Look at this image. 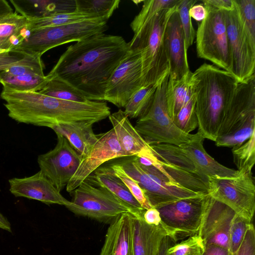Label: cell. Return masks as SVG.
I'll use <instances>...</instances> for the list:
<instances>
[{
  "label": "cell",
  "mask_w": 255,
  "mask_h": 255,
  "mask_svg": "<svg viewBox=\"0 0 255 255\" xmlns=\"http://www.w3.org/2000/svg\"><path fill=\"white\" fill-rule=\"evenodd\" d=\"M14 46L9 41L0 40V53L13 50Z\"/></svg>",
  "instance_id": "f5cc1de1"
},
{
  "label": "cell",
  "mask_w": 255,
  "mask_h": 255,
  "mask_svg": "<svg viewBox=\"0 0 255 255\" xmlns=\"http://www.w3.org/2000/svg\"><path fill=\"white\" fill-rule=\"evenodd\" d=\"M125 156L127 155L121 147L113 128L98 134V139L88 153L82 156L79 166L66 186L67 191L73 192L104 163Z\"/></svg>",
  "instance_id": "5bb4252c"
},
{
  "label": "cell",
  "mask_w": 255,
  "mask_h": 255,
  "mask_svg": "<svg viewBox=\"0 0 255 255\" xmlns=\"http://www.w3.org/2000/svg\"><path fill=\"white\" fill-rule=\"evenodd\" d=\"M255 131V115L250 117L242 124L227 134L218 136L215 141L218 147L233 148L246 141Z\"/></svg>",
  "instance_id": "1f68e13d"
},
{
  "label": "cell",
  "mask_w": 255,
  "mask_h": 255,
  "mask_svg": "<svg viewBox=\"0 0 255 255\" xmlns=\"http://www.w3.org/2000/svg\"><path fill=\"white\" fill-rule=\"evenodd\" d=\"M194 94L193 73L190 71L181 79L173 80L169 77L166 99L168 113L172 120Z\"/></svg>",
  "instance_id": "d4e9b609"
},
{
  "label": "cell",
  "mask_w": 255,
  "mask_h": 255,
  "mask_svg": "<svg viewBox=\"0 0 255 255\" xmlns=\"http://www.w3.org/2000/svg\"><path fill=\"white\" fill-rule=\"evenodd\" d=\"M11 193L16 197L38 200L46 204L66 206L70 201L64 198L41 171L23 178L8 180Z\"/></svg>",
  "instance_id": "ac0fdd59"
},
{
  "label": "cell",
  "mask_w": 255,
  "mask_h": 255,
  "mask_svg": "<svg viewBox=\"0 0 255 255\" xmlns=\"http://www.w3.org/2000/svg\"><path fill=\"white\" fill-rule=\"evenodd\" d=\"M158 85H151L142 87L130 98L124 111L128 118H139L150 107Z\"/></svg>",
  "instance_id": "4dcf8cb0"
},
{
  "label": "cell",
  "mask_w": 255,
  "mask_h": 255,
  "mask_svg": "<svg viewBox=\"0 0 255 255\" xmlns=\"http://www.w3.org/2000/svg\"><path fill=\"white\" fill-rule=\"evenodd\" d=\"M253 115H255V74L238 83L225 109L218 137L230 132Z\"/></svg>",
  "instance_id": "2e32d148"
},
{
  "label": "cell",
  "mask_w": 255,
  "mask_h": 255,
  "mask_svg": "<svg viewBox=\"0 0 255 255\" xmlns=\"http://www.w3.org/2000/svg\"><path fill=\"white\" fill-rule=\"evenodd\" d=\"M85 180L107 189L136 211L143 213L146 210L142 208L124 182L115 175L113 169L108 164L98 168Z\"/></svg>",
  "instance_id": "603a6c76"
},
{
  "label": "cell",
  "mask_w": 255,
  "mask_h": 255,
  "mask_svg": "<svg viewBox=\"0 0 255 255\" xmlns=\"http://www.w3.org/2000/svg\"><path fill=\"white\" fill-rule=\"evenodd\" d=\"M108 20L100 17L35 29L13 50L41 57L46 51L58 46L104 33L108 29Z\"/></svg>",
  "instance_id": "8992f818"
},
{
  "label": "cell",
  "mask_w": 255,
  "mask_h": 255,
  "mask_svg": "<svg viewBox=\"0 0 255 255\" xmlns=\"http://www.w3.org/2000/svg\"><path fill=\"white\" fill-rule=\"evenodd\" d=\"M233 255H255V230L251 223L238 251Z\"/></svg>",
  "instance_id": "7bdbcfd3"
},
{
  "label": "cell",
  "mask_w": 255,
  "mask_h": 255,
  "mask_svg": "<svg viewBox=\"0 0 255 255\" xmlns=\"http://www.w3.org/2000/svg\"><path fill=\"white\" fill-rule=\"evenodd\" d=\"M169 72L158 83L152 102L134 127L149 145L168 143L179 146L198 138L200 134L186 133L178 128L169 116L166 87Z\"/></svg>",
  "instance_id": "277c9868"
},
{
  "label": "cell",
  "mask_w": 255,
  "mask_h": 255,
  "mask_svg": "<svg viewBox=\"0 0 255 255\" xmlns=\"http://www.w3.org/2000/svg\"><path fill=\"white\" fill-rule=\"evenodd\" d=\"M114 160L138 182L153 208H156L180 199L206 194L180 186L153 166L141 165L136 155L123 157Z\"/></svg>",
  "instance_id": "5b68a950"
},
{
  "label": "cell",
  "mask_w": 255,
  "mask_h": 255,
  "mask_svg": "<svg viewBox=\"0 0 255 255\" xmlns=\"http://www.w3.org/2000/svg\"><path fill=\"white\" fill-rule=\"evenodd\" d=\"M143 218L148 224L157 225L161 224L159 213L156 208L153 207L145 211Z\"/></svg>",
  "instance_id": "7dc6e473"
},
{
  "label": "cell",
  "mask_w": 255,
  "mask_h": 255,
  "mask_svg": "<svg viewBox=\"0 0 255 255\" xmlns=\"http://www.w3.org/2000/svg\"><path fill=\"white\" fill-rule=\"evenodd\" d=\"M202 2L222 10H231L235 6L234 0H203Z\"/></svg>",
  "instance_id": "f6af8a7d"
},
{
  "label": "cell",
  "mask_w": 255,
  "mask_h": 255,
  "mask_svg": "<svg viewBox=\"0 0 255 255\" xmlns=\"http://www.w3.org/2000/svg\"><path fill=\"white\" fill-rule=\"evenodd\" d=\"M108 118L117 139L127 156L136 155L149 146L132 125L123 110L120 109L111 114Z\"/></svg>",
  "instance_id": "44dd1931"
},
{
  "label": "cell",
  "mask_w": 255,
  "mask_h": 255,
  "mask_svg": "<svg viewBox=\"0 0 255 255\" xmlns=\"http://www.w3.org/2000/svg\"><path fill=\"white\" fill-rule=\"evenodd\" d=\"M56 134L57 141L55 147L39 155L37 162L40 171L60 192L76 172L82 156L64 136Z\"/></svg>",
  "instance_id": "4fadbf2b"
},
{
  "label": "cell",
  "mask_w": 255,
  "mask_h": 255,
  "mask_svg": "<svg viewBox=\"0 0 255 255\" xmlns=\"http://www.w3.org/2000/svg\"><path fill=\"white\" fill-rule=\"evenodd\" d=\"M76 10L108 20L119 7L120 0H75Z\"/></svg>",
  "instance_id": "836d02e7"
},
{
  "label": "cell",
  "mask_w": 255,
  "mask_h": 255,
  "mask_svg": "<svg viewBox=\"0 0 255 255\" xmlns=\"http://www.w3.org/2000/svg\"><path fill=\"white\" fill-rule=\"evenodd\" d=\"M198 131L203 138L217 139L225 109L239 83L230 72L204 63L193 73Z\"/></svg>",
  "instance_id": "7a4b0ae2"
},
{
  "label": "cell",
  "mask_w": 255,
  "mask_h": 255,
  "mask_svg": "<svg viewBox=\"0 0 255 255\" xmlns=\"http://www.w3.org/2000/svg\"><path fill=\"white\" fill-rule=\"evenodd\" d=\"M174 242L168 236H165L162 240L157 255H167V251Z\"/></svg>",
  "instance_id": "681fc988"
},
{
  "label": "cell",
  "mask_w": 255,
  "mask_h": 255,
  "mask_svg": "<svg viewBox=\"0 0 255 255\" xmlns=\"http://www.w3.org/2000/svg\"><path fill=\"white\" fill-rule=\"evenodd\" d=\"M203 255H233V254L228 248L210 245L206 246Z\"/></svg>",
  "instance_id": "c3c4849f"
},
{
  "label": "cell",
  "mask_w": 255,
  "mask_h": 255,
  "mask_svg": "<svg viewBox=\"0 0 255 255\" xmlns=\"http://www.w3.org/2000/svg\"><path fill=\"white\" fill-rule=\"evenodd\" d=\"M243 28L255 45V0H234Z\"/></svg>",
  "instance_id": "74e56055"
},
{
  "label": "cell",
  "mask_w": 255,
  "mask_h": 255,
  "mask_svg": "<svg viewBox=\"0 0 255 255\" xmlns=\"http://www.w3.org/2000/svg\"><path fill=\"white\" fill-rule=\"evenodd\" d=\"M133 255H157L163 239L168 234L162 225L148 224L142 217L132 215Z\"/></svg>",
  "instance_id": "ffe728a7"
},
{
  "label": "cell",
  "mask_w": 255,
  "mask_h": 255,
  "mask_svg": "<svg viewBox=\"0 0 255 255\" xmlns=\"http://www.w3.org/2000/svg\"><path fill=\"white\" fill-rule=\"evenodd\" d=\"M28 23V19L16 12L0 17V40L10 42L15 49L29 35Z\"/></svg>",
  "instance_id": "83f0119b"
},
{
  "label": "cell",
  "mask_w": 255,
  "mask_h": 255,
  "mask_svg": "<svg viewBox=\"0 0 255 255\" xmlns=\"http://www.w3.org/2000/svg\"><path fill=\"white\" fill-rule=\"evenodd\" d=\"M206 194L180 199L156 208L159 213L161 224L174 243L198 234Z\"/></svg>",
  "instance_id": "30bf717a"
},
{
  "label": "cell",
  "mask_w": 255,
  "mask_h": 255,
  "mask_svg": "<svg viewBox=\"0 0 255 255\" xmlns=\"http://www.w3.org/2000/svg\"><path fill=\"white\" fill-rule=\"evenodd\" d=\"M8 67H0V72L5 70V69H6Z\"/></svg>",
  "instance_id": "db71d44e"
},
{
  "label": "cell",
  "mask_w": 255,
  "mask_h": 255,
  "mask_svg": "<svg viewBox=\"0 0 255 255\" xmlns=\"http://www.w3.org/2000/svg\"><path fill=\"white\" fill-rule=\"evenodd\" d=\"M203 4L207 14L196 32L197 55L230 73L231 55L224 11L206 3Z\"/></svg>",
  "instance_id": "ba28073f"
},
{
  "label": "cell",
  "mask_w": 255,
  "mask_h": 255,
  "mask_svg": "<svg viewBox=\"0 0 255 255\" xmlns=\"http://www.w3.org/2000/svg\"><path fill=\"white\" fill-rule=\"evenodd\" d=\"M189 14L191 18L201 22L206 18L207 11L203 4H197L190 8Z\"/></svg>",
  "instance_id": "bcb514c9"
},
{
  "label": "cell",
  "mask_w": 255,
  "mask_h": 255,
  "mask_svg": "<svg viewBox=\"0 0 255 255\" xmlns=\"http://www.w3.org/2000/svg\"><path fill=\"white\" fill-rule=\"evenodd\" d=\"M0 229L11 232V225L8 220L0 213Z\"/></svg>",
  "instance_id": "816d5d0a"
},
{
  "label": "cell",
  "mask_w": 255,
  "mask_h": 255,
  "mask_svg": "<svg viewBox=\"0 0 255 255\" xmlns=\"http://www.w3.org/2000/svg\"><path fill=\"white\" fill-rule=\"evenodd\" d=\"M195 102L196 95L194 93L191 99L183 106L173 119L176 127L186 133H190L198 127Z\"/></svg>",
  "instance_id": "f35d334b"
},
{
  "label": "cell",
  "mask_w": 255,
  "mask_h": 255,
  "mask_svg": "<svg viewBox=\"0 0 255 255\" xmlns=\"http://www.w3.org/2000/svg\"><path fill=\"white\" fill-rule=\"evenodd\" d=\"M128 50L121 36L94 35L69 46L46 77L67 83L88 100L104 101L107 82Z\"/></svg>",
  "instance_id": "6da1fadb"
},
{
  "label": "cell",
  "mask_w": 255,
  "mask_h": 255,
  "mask_svg": "<svg viewBox=\"0 0 255 255\" xmlns=\"http://www.w3.org/2000/svg\"><path fill=\"white\" fill-rule=\"evenodd\" d=\"M207 185V194L211 197L252 222L255 210V185L252 171H239L233 177L209 176Z\"/></svg>",
  "instance_id": "9c48e42d"
},
{
  "label": "cell",
  "mask_w": 255,
  "mask_h": 255,
  "mask_svg": "<svg viewBox=\"0 0 255 255\" xmlns=\"http://www.w3.org/2000/svg\"><path fill=\"white\" fill-rule=\"evenodd\" d=\"M48 81L46 76L26 74L12 76L0 72V83L2 87L26 92H39Z\"/></svg>",
  "instance_id": "f1b7e54d"
},
{
  "label": "cell",
  "mask_w": 255,
  "mask_h": 255,
  "mask_svg": "<svg viewBox=\"0 0 255 255\" xmlns=\"http://www.w3.org/2000/svg\"><path fill=\"white\" fill-rule=\"evenodd\" d=\"M234 162L239 171H252L255 163V131L242 144L232 148Z\"/></svg>",
  "instance_id": "d590c367"
},
{
  "label": "cell",
  "mask_w": 255,
  "mask_h": 255,
  "mask_svg": "<svg viewBox=\"0 0 255 255\" xmlns=\"http://www.w3.org/2000/svg\"><path fill=\"white\" fill-rule=\"evenodd\" d=\"M164 41L169 64V77L173 80H179L190 70L184 32L176 6L167 20Z\"/></svg>",
  "instance_id": "e0dca14e"
},
{
  "label": "cell",
  "mask_w": 255,
  "mask_h": 255,
  "mask_svg": "<svg viewBox=\"0 0 255 255\" xmlns=\"http://www.w3.org/2000/svg\"><path fill=\"white\" fill-rule=\"evenodd\" d=\"M205 247L204 241L197 234L172 245L167 255H203Z\"/></svg>",
  "instance_id": "ab89813d"
},
{
  "label": "cell",
  "mask_w": 255,
  "mask_h": 255,
  "mask_svg": "<svg viewBox=\"0 0 255 255\" xmlns=\"http://www.w3.org/2000/svg\"><path fill=\"white\" fill-rule=\"evenodd\" d=\"M26 54L12 50L0 53V67H9L19 62Z\"/></svg>",
  "instance_id": "ee69618b"
},
{
  "label": "cell",
  "mask_w": 255,
  "mask_h": 255,
  "mask_svg": "<svg viewBox=\"0 0 255 255\" xmlns=\"http://www.w3.org/2000/svg\"><path fill=\"white\" fill-rule=\"evenodd\" d=\"M176 5L163 9L152 18L132 31L129 49H137L141 54L143 87L158 85L169 72V64L164 41L167 20Z\"/></svg>",
  "instance_id": "3957f363"
},
{
  "label": "cell",
  "mask_w": 255,
  "mask_h": 255,
  "mask_svg": "<svg viewBox=\"0 0 255 255\" xmlns=\"http://www.w3.org/2000/svg\"><path fill=\"white\" fill-rule=\"evenodd\" d=\"M251 223L252 222L237 214L234 217L230 229L229 248L233 254L236 253L240 247Z\"/></svg>",
  "instance_id": "b9f144b4"
},
{
  "label": "cell",
  "mask_w": 255,
  "mask_h": 255,
  "mask_svg": "<svg viewBox=\"0 0 255 255\" xmlns=\"http://www.w3.org/2000/svg\"><path fill=\"white\" fill-rule=\"evenodd\" d=\"M73 192L72 200L65 207L77 215L109 224L125 213L143 218L144 212L136 211L107 189L86 180Z\"/></svg>",
  "instance_id": "52a82bcc"
},
{
  "label": "cell",
  "mask_w": 255,
  "mask_h": 255,
  "mask_svg": "<svg viewBox=\"0 0 255 255\" xmlns=\"http://www.w3.org/2000/svg\"><path fill=\"white\" fill-rule=\"evenodd\" d=\"M197 1V0H180L176 5L184 32L187 50L192 45L196 35L191 18L189 14V10Z\"/></svg>",
  "instance_id": "60d3db41"
},
{
  "label": "cell",
  "mask_w": 255,
  "mask_h": 255,
  "mask_svg": "<svg viewBox=\"0 0 255 255\" xmlns=\"http://www.w3.org/2000/svg\"><path fill=\"white\" fill-rule=\"evenodd\" d=\"M180 0H146L139 12L134 17L130 24L134 30L152 18L160 11L176 5Z\"/></svg>",
  "instance_id": "e575fe53"
},
{
  "label": "cell",
  "mask_w": 255,
  "mask_h": 255,
  "mask_svg": "<svg viewBox=\"0 0 255 255\" xmlns=\"http://www.w3.org/2000/svg\"><path fill=\"white\" fill-rule=\"evenodd\" d=\"M236 215L229 207L206 195L205 208L198 232L206 246L214 245L229 249L230 229Z\"/></svg>",
  "instance_id": "9a60e30c"
},
{
  "label": "cell",
  "mask_w": 255,
  "mask_h": 255,
  "mask_svg": "<svg viewBox=\"0 0 255 255\" xmlns=\"http://www.w3.org/2000/svg\"><path fill=\"white\" fill-rule=\"evenodd\" d=\"M141 54L137 49H129L109 79L104 101L121 108L139 89L143 87Z\"/></svg>",
  "instance_id": "8fae6325"
},
{
  "label": "cell",
  "mask_w": 255,
  "mask_h": 255,
  "mask_svg": "<svg viewBox=\"0 0 255 255\" xmlns=\"http://www.w3.org/2000/svg\"><path fill=\"white\" fill-rule=\"evenodd\" d=\"M152 166L180 186L194 192L207 193V182L198 175L166 163L157 157Z\"/></svg>",
  "instance_id": "4316f807"
},
{
  "label": "cell",
  "mask_w": 255,
  "mask_h": 255,
  "mask_svg": "<svg viewBox=\"0 0 255 255\" xmlns=\"http://www.w3.org/2000/svg\"><path fill=\"white\" fill-rule=\"evenodd\" d=\"M97 18L100 17L75 10L71 12L54 14L38 18L28 19L27 29L30 32L39 28L56 26Z\"/></svg>",
  "instance_id": "f546056e"
},
{
  "label": "cell",
  "mask_w": 255,
  "mask_h": 255,
  "mask_svg": "<svg viewBox=\"0 0 255 255\" xmlns=\"http://www.w3.org/2000/svg\"><path fill=\"white\" fill-rule=\"evenodd\" d=\"M107 162H108V164L113 169L115 175L124 182L142 208L145 210L152 208L138 182L127 174L122 166L114 160Z\"/></svg>",
  "instance_id": "8d00e7d4"
},
{
  "label": "cell",
  "mask_w": 255,
  "mask_h": 255,
  "mask_svg": "<svg viewBox=\"0 0 255 255\" xmlns=\"http://www.w3.org/2000/svg\"><path fill=\"white\" fill-rule=\"evenodd\" d=\"M13 9L6 0H0V17L13 12Z\"/></svg>",
  "instance_id": "f907efd6"
},
{
  "label": "cell",
  "mask_w": 255,
  "mask_h": 255,
  "mask_svg": "<svg viewBox=\"0 0 255 255\" xmlns=\"http://www.w3.org/2000/svg\"><path fill=\"white\" fill-rule=\"evenodd\" d=\"M150 145L154 154L160 160L196 174L208 183V178L203 175L189 155L180 146L168 143Z\"/></svg>",
  "instance_id": "484cf974"
},
{
  "label": "cell",
  "mask_w": 255,
  "mask_h": 255,
  "mask_svg": "<svg viewBox=\"0 0 255 255\" xmlns=\"http://www.w3.org/2000/svg\"><path fill=\"white\" fill-rule=\"evenodd\" d=\"M223 11L231 55L230 73L240 83L255 74V45L243 28L235 2L233 9Z\"/></svg>",
  "instance_id": "7c38bea8"
},
{
  "label": "cell",
  "mask_w": 255,
  "mask_h": 255,
  "mask_svg": "<svg viewBox=\"0 0 255 255\" xmlns=\"http://www.w3.org/2000/svg\"><path fill=\"white\" fill-rule=\"evenodd\" d=\"M94 124L86 123L60 124L52 129L64 136L81 156L86 155L98 139Z\"/></svg>",
  "instance_id": "cb8c5ba5"
},
{
  "label": "cell",
  "mask_w": 255,
  "mask_h": 255,
  "mask_svg": "<svg viewBox=\"0 0 255 255\" xmlns=\"http://www.w3.org/2000/svg\"><path fill=\"white\" fill-rule=\"evenodd\" d=\"M204 138L199 136L188 143L182 144L180 146L191 157L195 165L206 177L217 176L220 177H233L239 171L228 168L220 164L211 156L203 146Z\"/></svg>",
  "instance_id": "7402d4cb"
},
{
  "label": "cell",
  "mask_w": 255,
  "mask_h": 255,
  "mask_svg": "<svg viewBox=\"0 0 255 255\" xmlns=\"http://www.w3.org/2000/svg\"><path fill=\"white\" fill-rule=\"evenodd\" d=\"M39 92L64 101L78 103H85L89 101L70 85L56 78L49 79L45 86Z\"/></svg>",
  "instance_id": "d6a6232c"
},
{
  "label": "cell",
  "mask_w": 255,
  "mask_h": 255,
  "mask_svg": "<svg viewBox=\"0 0 255 255\" xmlns=\"http://www.w3.org/2000/svg\"><path fill=\"white\" fill-rule=\"evenodd\" d=\"M132 215L124 213L110 224L100 255H133Z\"/></svg>",
  "instance_id": "d6986e66"
}]
</instances>
